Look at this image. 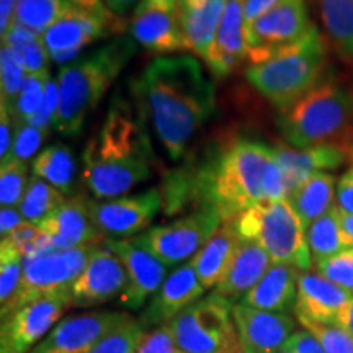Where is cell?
Segmentation results:
<instances>
[{"mask_svg": "<svg viewBox=\"0 0 353 353\" xmlns=\"http://www.w3.org/2000/svg\"><path fill=\"white\" fill-rule=\"evenodd\" d=\"M161 190L167 216L214 208L224 221L263 203L288 200L290 193L273 148L247 138L210 145L170 172Z\"/></svg>", "mask_w": 353, "mask_h": 353, "instance_id": "6da1fadb", "label": "cell"}, {"mask_svg": "<svg viewBox=\"0 0 353 353\" xmlns=\"http://www.w3.org/2000/svg\"><path fill=\"white\" fill-rule=\"evenodd\" d=\"M131 90L175 162L216 110L214 85L195 56L156 57L132 81Z\"/></svg>", "mask_w": 353, "mask_h": 353, "instance_id": "7a4b0ae2", "label": "cell"}, {"mask_svg": "<svg viewBox=\"0 0 353 353\" xmlns=\"http://www.w3.org/2000/svg\"><path fill=\"white\" fill-rule=\"evenodd\" d=\"M138 101L117 95L82 154V180L97 200L126 195L151 179L156 154Z\"/></svg>", "mask_w": 353, "mask_h": 353, "instance_id": "3957f363", "label": "cell"}, {"mask_svg": "<svg viewBox=\"0 0 353 353\" xmlns=\"http://www.w3.org/2000/svg\"><path fill=\"white\" fill-rule=\"evenodd\" d=\"M134 52V39L120 37L63 65L57 77L59 110L54 130L63 136H77Z\"/></svg>", "mask_w": 353, "mask_h": 353, "instance_id": "277c9868", "label": "cell"}, {"mask_svg": "<svg viewBox=\"0 0 353 353\" xmlns=\"http://www.w3.org/2000/svg\"><path fill=\"white\" fill-rule=\"evenodd\" d=\"M327 65V43L316 26L306 37L268 52L245 69V77L263 99L285 112L317 87Z\"/></svg>", "mask_w": 353, "mask_h": 353, "instance_id": "5b68a950", "label": "cell"}, {"mask_svg": "<svg viewBox=\"0 0 353 353\" xmlns=\"http://www.w3.org/2000/svg\"><path fill=\"white\" fill-rule=\"evenodd\" d=\"M278 128L288 145L306 149L321 144L353 145V90L327 79L280 112Z\"/></svg>", "mask_w": 353, "mask_h": 353, "instance_id": "8992f818", "label": "cell"}, {"mask_svg": "<svg viewBox=\"0 0 353 353\" xmlns=\"http://www.w3.org/2000/svg\"><path fill=\"white\" fill-rule=\"evenodd\" d=\"M242 239L257 241L273 263L293 265L309 272L312 257L306 241V228L288 200L263 203L232 219Z\"/></svg>", "mask_w": 353, "mask_h": 353, "instance_id": "52a82bcc", "label": "cell"}, {"mask_svg": "<svg viewBox=\"0 0 353 353\" xmlns=\"http://www.w3.org/2000/svg\"><path fill=\"white\" fill-rule=\"evenodd\" d=\"M232 309V301L213 291L180 312L169 324L180 350L185 353H241Z\"/></svg>", "mask_w": 353, "mask_h": 353, "instance_id": "ba28073f", "label": "cell"}, {"mask_svg": "<svg viewBox=\"0 0 353 353\" xmlns=\"http://www.w3.org/2000/svg\"><path fill=\"white\" fill-rule=\"evenodd\" d=\"M99 245L88 244L74 249L52 250L39 257L23 259V280L15 298L2 306V319L34 299L72 290Z\"/></svg>", "mask_w": 353, "mask_h": 353, "instance_id": "9c48e42d", "label": "cell"}, {"mask_svg": "<svg viewBox=\"0 0 353 353\" xmlns=\"http://www.w3.org/2000/svg\"><path fill=\"white\" fill-rule=\"evenodd\" d=\"M223 223L218 210L200 208L169 224L151 228L144 234L154 254L170 268L195 257Z\"/></svg>", "mask_w": 353, "mask_h": 353, "instance_id": "30bf717a", "label": "cell"}, {"mask_svg": "<svg viewBox=\"0 0 353 353\" xmlns=\"http://www.w3.org/2000/svg\"><path fill=\"white\" fill-rule=\"evenodd\" d=\"M69 307H72V294L70 291H59L13 311L2 319L0 352L32 353Z\"/></svg>", "mask_w": 353, "mask_h": 353, "instance_id": "8fae6325", "label": "cell"}, {"mask_svg": "<svg viewBox=\"0 0 353 353\" xmlns=\"http://www.w3.org/2000/svg\"><path fill=\"white\" fill-rule=\"evenodd\" d=\"M105 244L117 252L128 273V286L118 301L131 311L141 309L169 276V267L154 254L145 234L126 239H108Z\"/></svg>", "mask_w": 353, "mask_h": 353, "instance_id": "7c38bea8", "label": "cell"}, {"mask_svg": "<svg viewBox=\"0 0 353 353\" xmlns=\"http://www.w3.org/2000/svg\"><path fill=\"white\" fill-rule=\"evenodd\" d=\"M125 25L117 15H100L76 7L43 34L44 44L52 61L69 64L88 44L99 41L110 33H123Z\"/></svg>", "mask_w": 353, "mask_h": 353, "instance_id": "4fadbf2b", "label": "cell"}, {"mask_svg": "<svg viewBox=\"0 0 353 353\" xmlns=\"http://www.w3.org/2000/svg\"><path fill=\"white\" fill-rule=\"evenodd\" d=\"M164 208L162 190L154 187L131 196H118L107 201L88 200V210L101 236L132 237L151 226L159 211Z\"/></svg>", "mask_w": 353, "mask_h": 353, "instance_id": "5bb4252c", "label": "cell"}, {"mask_svg": "<svg viewBox=\"0 0 353 353\" xmlns=\"http://www.w3.org/2000/svg\"><path fill=\"white\" fill-rule=\"evenodd\" d=\"M312 26L306 0H283L247 28L250 63H259L268 52L306 37Z\"/></svg>", "mask_w": 353, "mask_h": 353, "instance_id": "9a60e30c", "label": "cell"}, {"mask_svg": "<svg viewBox=\"0 0 353 353\" xmlns=\"http://www.w3.org/2000/svg\"><path fill=\"white\" fill-rule=\"evenodd\" d=\"M130 316L125 311H90L68 316L32 353H88Z\"/></svg>", "mask_w": 353, "mask_h": 353, "instance_id": "2e32d148", "label": "cell"}, {"mask_svg": "<svg viewBox=\"0 0 353 353\" xmlns=\"http://www.w3.org/2000/svg\"><path fill=\"white\" fill-rule=\"evenodd\" d=\"M128 286V273L121 259L107 244H100L87 268L74 283L72 307H94L120 298Z\"/></svg>", "mask_w": 353, "mask_h": 353, "instance_id": "e0dca14e", "label": "cell"}, {"mask_svg": "<svg viewBox=\"0 0 353 353\" xmlns=\"http://www.w3.org/2000/svg\"><path fill=\"white\" fill-rule=\"evenodd\" d=\"M232 317L239 335L241 353H276L296 332V322L285 312L262 311L236 303Z\"/></svg>", "mask_w": 353, "mask_h": 353, "instance_id": "ac0fdd59", "label": "cell"}, {"mask_svg": "<svg viewBox=\"0 0 353 353\" xmlns=\"http://www.w3.org/2000/svg\"><path fill=\"white\" fill-rule=\"evenodd\" d=\"M205 291L201 281L198 280L195 267L190 260L169 273L157 293L141 312L139 321L143 322L145 329L170 324L180 312L196 303Z\"/></svg>", "mask_w": 353, "mask_h": 353, "instance_id": "d6986e66", "label": "cell"}, {"mask_svg": "<svg viewBox=\"0 0 353 353\" xmlns=\"http://www.w3.org/2000/svg\"><path fill=\"white\" fill-rule=\"evenodd\" d=\"M273 154L283 170L290 193L317 172L337 170L348 162L353 164V145L347 144H321L306 149L278 144L273 145Z\"/></svg>", "mask_w": 353, "mask_h": 353, "instance_id": "ffe728a7", "label": "cell"}, {"mask_svg": "<svg viewBox=\"0 0 353 353\" xmlns=\"http://www.w3.org/2000/svg\"><path fill=\"white\" fill-rule=\"evenodd\" d=\"M353 293L316 272H303L299 275L298 299L294 312L296 317H304L324 324H342Z\"/></svg>", "mask_w": 353, "mask_h": 353, "instance_id": "44dd1931", "label": "cell"}, {"mask_svg": "<svg viewBox=\"0 0 353 353\" xmlns=\"http://www.w3.org/2000/svg\"><path fill=\"white\" fill-rule=\"evenodd\" d=\"M245 3L247 0H228L206 63L211 74L218 79L228 77L249 57Z\"/></svg>", "mask_w": 353, "mask_h": 353, "instance_id": "7402d4cb", "label": "cell"}, {"mask_svg": "<svg viewBox=\"0 0 353 353\" xmlns=\"http://www.w3.org/2000/svg\"><path fill=\"white\" fill-rule=\"evenodd\" d=\"M56 250L100 244L101 232L92 221L88 200L83 195L68 198L54 213L38 224Z\"/></svg>", "mask_w": 353, "mask_h": 353, "instance_id": "603a6c76", "label": "cell"}, {"mask_svg": "<svg viewBox=\"0 0 353 353\" xmlns=\"http://www.w3.org/2000/svg\"><path fill=\"white\" fill-rule=\"evenodd\" d=\"M131 38L154 54L188 50L179 10L136 8L131 20Z\"/></svg>", "mask_w": 353, "mask_h": 353, "instance_id": "cb8c5ba5", "label": "cell"}, {"mask_svg": "<svg viewBox=\"0 0 353 353\" xmlns=\"http://www.w3.org/2000/svg\"><path fill=\"white\" fill-rule=\"evenodd\" d=\"M272 265V257L257 241L242 239L231 265L214 286V291L232 303L237 299L242 301V298L262 280Z\"/></svg>", "mask_w": 353, "mask_h": 353, "instance_id": "d4e9b609", "label": "cell"}, {"mask_svg": "<svg viewBox=\"0 0 353 353\" xmlns=\"http://www.w3.org/2000/svg\"><path fill=\"white\" fill-rule=\"evenodd\" d=\"M299 275L301 270L293 265L273 263L241 303L262 311L288 314L296 306Z\"/></svg>", "mask_w": 353, "mask_h": 353, "instance_id": "484cf974", "label": "cell"}, {"mask_svg": "<svg viewBox=\"0 0 353 353\" xmlns=\"http://www.w3.org/2000/svg\"><path fill=\"white\" fill-rule=\"evenodd\" d=\"M242 237L234 221H224L223 226L192 259L203 288L210 290L219 283L239 249Z\"/></svg>", "mask_w": 353, "mask_h": 353, "instance_id": "4316f807", "label": "cell"}, {"mask_svg": "<svg viewBox=\"0 0 353 353\" xmlns=\"http://www.w3.org/2000/svg\"><path fill=\"white\" fill-rule=\"evenodd\" d=\"M228 0H205L200 7L180 13V23L188 50L208 63Z\"/></svg>", "mask_w": 353, "mask_h": 353, "instance_id": "83f0119b", "label": "cell"}, {"mask_svg": "<svg viewBox=\"0 0 353 353\" xmlns=\"http://www.w3.org/2000/svg\"><path fill=\"white\" fill-rule=\"evenodd\" d=\"M335 185V179L329 172H317L290 193V205L303 221L304 228H309L334 208Z\"/></svg>", "mask_w": 353, "mask_h": 353, "instance_id": "f1b7e54d", "label": "cell"}, {"mask_svg": "<svg viewBox=\"0 0 353 353\" xmlns=\"http://www.w3.org/2000/svg\"><path fill=\"white\" fill-rule=\"evenodd\" d=\"M33 175L46 180L63 195H70L77 176V162L70 148L56 143L39 151L33 159Z\"/></svg>", "mask_w": 353, "mask_h": 353, "instance_id": "f546056e", "label": "cell"}, {"mask_svg": "<svg viewBox=\"0 0 353 353\" xmlns=\"http://www.w3.org/2000/svg\"><path fill=\"white\" fill-rule=\"evenodd\" d=\"M325 33L345 63L353 64V0H319Z\"/></svg>", "mask_w": 353, "mask_h": 353, "instance_id": "4dcf8cb0", "label": "cell"}, {"mask_svg": "<svg viewBox=\"0 0 353 353\" xmlns=\"http://www.w3.org/2000/svg\"><path fill=\"white\" fill-rule=\"evenodd\" d=\"M306 241L314 265L350 249L342 232L341 211L337 206L306 228Z\"/></svg>", "mask_w": 353, "mask_h": 353, "instance_id": "1f68e13d", "label": "cell"}, {"mask_svg": "<svg viewBox=\"0 0 353 353\" xmlns=\"http://www.w3.org/2000/svg\"><path fill=\"white\" fill-rule=\"evenodd\" d=\"M2 44H6L20 56L26 74L50 72L51 56L44 44L43 34L13 23L8 33L2 38Z\"/></svg>", "mask_w": 353, "mask_h": 353, "instance_id": "d6a6232c", "label": "cell"}, {"mask_svg": "<svg viewBox=\"0 0 353 353\" xmlns=\"http://www.w3.org/2000/svg\"><path fill=\"white\" fill-rule=\"evenodd\" d=\"M76 6L68 0H17L13 23L44 34L56 21L68 15Z\"/></svg>", "mask_w": 353, "mask_h": 353, "instance_id": "836d02e7", "label": "cell"}, {"mask_svg": "<svg viewBox=\"0 0 353 353\" xmlns=\"http://www.w3.org/2000/svg\"><path fill=\"white\" fill-rule=\"evenodd\" d=\"M65 201V195L59 190L48 183L46 180L32 175L28 180V187L23 195V200L19 205V210L25 221L33 224L43 223L48 216L54 213Z\"/></svg>", "mask_w": 353, "mask_h": 353, "instance_id": "e575fe53", "label": "cell"}, {"mask_svg": "<svg viewBox=\"0 0 353 353\" xmlns=\"http://www.w3.org/2000/svg\"><path fill=\"white\" fill-rule=\"evenodd\" d=\"M26 77L28 74H26L20 56L6 44H2V50H0V87H2L0 88V95H2L0 107L7 108L12 117L15 114L17 100H19Z\"/></svg>", "mask_w": 353, "mask_h": 353, "instance_id": "d590c367", "label": "cell"}, {"mask_svg": "<svg viewBox=\"0 0 353 353\" xmlns=\"http://www.w3.org/2000/svg\"><path fill=\"white\" fill-rule=\"evenodd\" d=\"M148 329L143 322L130 316L117 329L105 335L88 353H136Z\"/></svg>", "mask_w": 353, "mask_h": 353, "instance_id": "8d00e7d4", "label": "cell"}, {"mask_svg": "<svg viewBox=\"0 0 353 353\" xmlns=\"http://www.w3.org/2000/svg\"><path fill=\"white\" fill-rule=\"evenodd\" d=\"M23 280V255L10 242L0 245V303L6 306L19 293Z\"/></svg>", "mask_w": 353, "mask_h": 353, "instance_id": "74e56055", "label": "cell"}, {"mask_svg": "<svg viewBox=\"0 0 353 353\" xmlns=\"http://www.w3.org/2000/svg\"><path fill=\"white\" fill-rule=\"evenodd\" d=\"M28 164L10 161L0 165V203L2 208H15L28 187Z\"/></svg>", "mask_w": 353, "mask_h": 353, "instance_id": "f35d334b", "label": "cell"}, {"mask_svg": "<svg viewBox=\"0 0 353 353\" xmlns=\"http://www.w3.org/2000/svg\"><path fill=\"white\" fill-rule=\"evenodd\" d=\"M48 79H50V72L28 74L19 100H17L13 121H30L34 114H38L43 107Z\"/></svg>", "mask_w": 353, "mask_h": 353, "instance_id": "ab89813d", "label": "cell"}, {"mask_svg": "<svg viewBox=\"0 0 353 353\" xmlns=\"http://www.w3.org/2000/svg\"><path fill=\"white\" fill-rule=\"evenodd\" d=\"M299 324L319 341L327 353H353V337L342 325L324 324L311 319L298 317Z\"/></svg>", "mask_w": 353, "mask_h": 353, "instance_id": "60d3db41", "label": "cell"}, {"mask_svg": "<svg viewBox=\"0 0 353 353\" xmlns=\"http://www.w3.org/2000/svg\"><path fill=\"white\" fill-rule=\"evenodd\" d=\"M48 132L39 130V128L30 125L28 121H15V139H13L12 151L8 157L0 165L7 164L10 161H20L28 164L30 159L38 156L39 148L43 141L46 139Z\"/></svg>", "mask_w": 353, "mask_h": 353, "instance_id": "b9f144b4", "label": "cell"}, {"mask_svg": "<svg viewBox=\"0 0 353 353\" xmlns=\"http://www.w3.org/2000/svg\"><path fill=\"white\" fill-rule=\"evenodd\" d=\"M317 273L353 293V247L316 263Z\"/></svg>", "mask_w": 353, "mask_h": 353, "instance_id": "7bdbcfd3", "label": "cell"}, {"mask_svg": "<svg viewBox=\"0 0 353 353\" xmlns=\"http://www.w3.org/2000/svg\"><path fill=\"white\" fill-rule=\"evenodd\" d=\"M57 110H59V85H57V81L50 76L46 82V90H44L43 107L28 123L50 134L51 126H54Z\"/></svg>", "mask_w": 353, "mask_h": 353, "instance_id": "ee69618b", "label": "cell"}, {"mask_svg": "<svg viewBox=\"0 0 353 353\" xmlns=\"http://www.w3.org/2000/svg\"><path fill=\"white\" fill-rule=\"evenodd\" d=\"M180 348L176 345L174 332L170 325H161L154 327L144 335L143 342L139 343L136 353H179Z\"/></svg>", "mask_w": 353, "mask_h": 353, "instance_id": "f6af8a7d", "label": "cell"}, {"mask_svg": "<svg viewBox=\"0 0 353 353\" xmlns=\"http://www.w3.org/2000/svg\"><path fill=\"white\" fill-rule=\"evenodd\" d=\"M335 206L345 214H353V164L335 185Z\"/></svg>", "mask_w": 353, "mask_h": 353, "instance_id": "bcb514c9", "label": "cell"}, {"mask_svg": "<svg viewBox=\"0 0 353 353\" xmlns=\"http://www.w3.org/2000/svg\"><path fill=\"white\" fill-rule=\"evenodd\" d=\"M15 139V121L7 108L0 107V161H6Z\"/></svg>", "mask_w": 353, "mask_h": 353, "instance_id": "7dc6e473", "label": "cell"}, {"mask_svg": "<svg viewBox=\"0 0 353 353\" xmlns=\"http://www.w3.org/2000/svg\"><path fill=\"white\" fill-rule=\"evenodd\" d=\"M286 347L291 348L294 353H327L314 335L306 329H298L296 332L291 335Z\"/></svg>", "mask_w": 353, "mask_h": 353, "instance_id": "c3c4849f", "label": "cell"}, {"mask_svg": "<svg viewBox=\"0 0 353 353\" xmlns=\"http://www.w3.org/2000/svg\"><path fill=\"white\" fill-rule=\"evenodd\" d=\"M39 232H41V231H39L38 224H33V223H28V221H23V223H21L19 228L13 229V231L8 234L7 237H3V241L10 242L13 247H17V249L21 250L25 245H28L30 242L37 239Z\"/></svg>", "mask_w": 353, "mask_h": 353, "instance_id": "681fc988", "label": "cell"}, {"mask_svg": "<svg viewBox=\"0 0 353 353\" xmlns=\"http://www.w3.org/2000/svg\"><path fill=\"white\" fill-rule=\"evenodd\" d=\"M280 2H283V0H247L245 3L247 28H249V25H252L255 20L265 15V13L270 12L273 7H276Z\"/></svg>", "mask_w": 353, "mask_h": 353, "instance_id": "f907efd6", "label": "cell"}, {"mask_svg": "<svg viewBox=\"0 0 353 353\" xmlns=\"http://www.w3.org/2000/svg\"><path fill=\"white\" fill-rule=\"evenodd\" d=\"M23 216H21L19 208H2L0 211V236L7 237L13 229H17L23 223Z\"/></svg>", "mask_w": 353, "mask_h": 353, "instance_id": "816d5d0a", "label": "cell"}, {"mask_svg": "<svg viewBox=\"0 0 353 353\" xmlns=\"http://www.w3.org/2000/svg\"><path fill=\"white\" fill-rule=\"evenodd\" d=\"M17 0H0V38H3L15 21Z\"/></svg>", "mask_w": 353, "mask_h": 353, "instance_id": "f5cc1de1", "label": "cell"}, {"mask_svg": "<svg viewBox=\"0 0 353 353\" xmlns=\"http://www.w3.org/2000/svg\"><path fill=\"white\" fill-rule=\"evenodd\" d=\"M68 2L79 8H83V10L100 13V15H113V13L108 10V7L105 6L103 0H68Z\"/></svg>", "mask_w": 353, "mask_h": 353, "instance_id": "db71d44e", "label": "cell"}, {"mask_svg": "<svg viewBox=\"0 0 353 353\" xmlns=\"http://www.w3.org/2000/svg\"><path fill=\"white\" fill-rule=\"evenodd\" d=\"M103 2H105V6L108 7V10L113 13V15L120 17L121 19V17L126 15V13L136 6V3L139 6L141 0H103Z\"/></svg>", "mask_w": 353, "mask_h": 353, "instance_id": "11a10c76", "label": "cell"}, {"mask_svg": "<svg viewBox=\"0 0 353 353\" xmlns=\"http://www.w3.org/2000/svg\"><path fill=\"white\" fill-rule=\"evenodd\" d=\"M167 8V10H179L176 0H141L136 8Z\"/></svg>", "mask_w": 353, "mask_h": 353, "instance_id": "9f6ffc18", "label": "cell"}, {"mask_svg": "<svg viewBox=\"0 0 353 353\" xmlns=\"http://www.w3.org/2000/svg\"><path fill=\"white\" fill-rule=\"evenodd\" d=\"M341 226L348 245L353 247V214H345L341 211Z\"/></svg>", "mask_w": 353, "mask_h": 353, "instance_id": "6f0895ef", "label": "cell"}, {"mask_svg": "<svg viewBox=\"0 0 353 353\" xmlns=\"http://www.w3.org/2000/svg\"><path fill=\"white\" fill-rule=\"evenodd\" d=\"M341 325L353 337V298H352L350 304H348L345 314H343V319H342Z\"/></svg>", "mask_w": 353, "mask_h": 353, "instance_id": "680465c9", "label": "cell"}, {"mask_svg": "<svg viewBox=\"0 0 353 353\" xmlns=\"http://www.w3.org/2000/svg\"><path fill=\"white\" fill-rule=\"evenodd\" d=\"M205 0H176V7H179V13H183L192 8L200 7Z\"/></svg>", "mask_w": 353, "mask_h": 353, "instance_id": "91938a15", "label": "cell"}, {"mask_svg": "<svg viewBox=\"0 0 353 353\" xmlns=\"http://www.w3.org/2000/svg\"><path fill=\"white\" fill-rule=\"evenodd\" d=\"M276 353H294L293 350H291V348H288V347H285V348H281L280 352H276Z\"/></svg>", "mask_w": 353, "mask_h": 353, "instance_id": "94428289", "label": "cell"}, {"mask_svg": "<svg viewBox=\"0 0 353 353\" xmlns=\"http://www.w3.org/2000/svg\"><path fill=\"white\" fill-rule=\"evenodd\" d=\"M179 353H185V352H182V350H180V352H179Z\"/></svg>", "mask_w": 353, "mask_h": 353, "instance_id": "6125c7cd", "label": "cell"}]
</instances>
